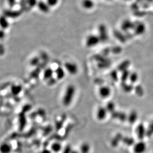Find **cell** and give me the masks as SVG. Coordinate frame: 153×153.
Returning a JSON list of instances; mask_svg holds the SVG:
<instances>
[{"label":"cell","mask_w":153,"mask_h":153,"mask_svg":"<svg viewBox=\"0 0 153 153\" xmlns=\"http://www.w3.org/2000/svg\"><path fill=\"white\" fill-rule=\"evenodd\" d=\"M10 23L7 19V17L4 15H1L0 16V28L5 30L9 28Z\"/></svg>","instance_id":"obj_7"},{"label":"cell","mask_w":153,"mask_h":153,"mask_svg":"<svg viewBox=\"0 0 153 153\" xmlns=\"http://www.w3.org/2000/svg\"><path fill=\"white\" fill-rule=\"evenodd\" d=\"M46 1L50 7H56L58 4L59 0H46Z\"/></svg>","instance_id":"obj_13"},{"label":"cell","mask_w":153,"mask_h":153,"mask_svg":"<svg viewBox=\"0 0 153 153\" xmlns=\"http://www.w3.org/2000/svg\"><path fill=\"white\" fill-rule=\"evenodd\" d=\"M54 74V71L51 68H47L43 72V79L45 80H49L53 78Z\"/></svg>","instance_id":"obj_9"},{"label":"cell","mask_w":153,"mask_h":153,"mask_svg":"<svg viewBox=\"0 0 153 153\" xmlns=\"http://www.w3.org/2000/svg\"><path fill=\"white\" fill-rule=\"evenodd\" d=\"M38 59H37V57H34V59H33L31 60V63H32V65H37L38 63Z\"/></svg>","instance_id":"obj_18"},{"label":"cell","mask_w":153,"mask_h":153,"mask_svg":"<svg viewBox=\"0 0 153 153\" xmlns=\"http://www.w3.org/2000/svg\"><path fill=\"white\" fill-rule=\"evenodd\" d=\"M6 37V32L4 30L0 28V40H2Z\"/></svg>","instance_id":"obj_16"},{"label":"cell","mask_w":153,"mask_h":153,"mask_svg":"<svg viewBox=\"0 0 153 153\" xmlns=\"http://www.w3.org/2000/svg\"><path fill=\"white\" fill-rule=\"evenodd\" d=\"M54 74L56 76V79L60 80L63 79L65 75V69L61 66H59L54 71Z\"/></svg>","instance_id":"obj_5"},{"label":"cell","mask_w":153,"mask_h":153,"mask_svg":"<svg viewBox=\"0 0 153 153\" xmlns=\"http://www.w3.org/2000/svg\"><path fill=\"white\" fill-rule=\"evenodd\" d=\"M21 90H22V88L21 86L17 85L13 86L11 89L12 93L15 95H17L20 93V92L21 91Z\"/></svg>","instance_id":"obj_12"},{"label":"cell","mask_w":153,"mask_h":153,"mask_svg":"<svg viewBox=\"0 0 153 153\" xmlns=\"http://www.w3.org/2000/svg\"><path fill=\"white\" fill-rule=\"evenodd\" d=\"M65 69L71 75H74L77 74L78 67L77 65L73 62H68L65 63Z\"/></svg>","instance_id":"obj_2"},{"label":"cell","mask_w":153,"mask_h":153,"mask_svg":"<svg viewBox=\"0 0 153 153\" xmlns=\"http://www.w3.org/2000/svg\"><path fill=\"white\" fill-rule=\"evenodd\" d=\"M7 1L9 6L11 7H13L16 4V0H7Z\"/></svg>","instance_id":"obj_17"},{"label":"cell","mask_w":153,"mask_h":153,"mask_svg":"<svg viewBox=\"0 0 153 153\" xmlns=\"http://www.w3.org/2000/svg\"><path fill=\"white\" fill-rule=\"evenodd\" d=\"M37 7L40 12L44 13H49L50 11L51 7L46 3V1H38L37 4Z\"/></svg>","instance_id":"obj_3"},{"label":"cell","mask_w":153,"mask_h":153,"mask_svg":"<svg viewBox=\"0 0 153 153\" xmlns=\"http://www.w3.org/2000/svg\"><path fill=\"white\" fill-rule=\"evenodd\" d=\"M75 93L76 88L74 85L69 84L66 86L62 97V104L66 107L71 106L75 97Z\"/></svg>","instance_id":"obj_1"},{"label":"cell","mask_w":153,"mask_h":153,"mask_svg":"<svg viewBox=\"0 0 153 153\" xmlns=\"http://www.w3.org/2000/svg\"><path fill=\"white\" fill-rule=\"evenodd\" d=\"M110 91L107 88H102L101 89L100 94L102 96H107V95L109 94Z\"/></svg>","instance_id":"obj_15"},{"label":"cell","mask_w":153,"mask_h":153,"mask_svg":"<svg viewBox=\"0 0 153 153\" xmlns=\"http://www.w3.org/2000/svg\"><path fill=\"white\" fill-rule=\"evenodd\" d=\"M98 43V39L95 36L90 35L87 37L86 40V45L87 47H91L95 46Z\"/></svg>","instance_id":"obj_6"},{"label":"cell","mask_w":153,"mask_h":153,"mask_svg":"<svg viewBox=\"0 0 153 153\" xmlns=\"http://www.w3.org/2000/svg\"><path fill=\"white\" fill-rule=\"evenodd\" d=\"M27 4L30 7H33L37 6L38 1L37 0H26Z\"/></svg>","instance_id":"obj_14"},{"label":"cell","mask_w":153,"mask_h":153,"mask_svg":"<svg viewBox=\"0 0 153 153\" xmlns=\"http://www.w3.org/2000/svg\"><path fill=\"white\" fill-rule=\"evenodd\" d=\"M12 146L7 142H3L0 144V153H11Z\"/></svg>","instance_id":"obj_4"},{"label":"cell","mask_w":153,"mask_h":153,"mask_svg":"<svg viewBox=\"0 0 153 153\" xmlns=\"http://www.w3.org/2000/svg\"><path fill=\"white\" fill-rule=\"evenodd\" d=\"M81 4L82 7L86 10H91L94 6L93 0H82Z\"/></svg>","instance_id":"obj_10"},{"label":"cell","mask_w":153,"mask_h":153,"mask_svg":"<svg viewBox=\"0 0 153 153\" xmlns=\"http://www.w3.org/2000/svg\"><path fill=\"white\" fill-rule=\"evenodd\" d=\"M21 15V12L18 10H7L4 13V15L7 18H16Z\"/></svg>","instance_id":"obj_8"},{"label":"cell","mask_w":153,"mask_h":153,"mask_svg":"<svg viewBox=\"0 0 153 153\" xmlns=\"http://www.w3.org/2000/svg\"><path fill=\"white\" fill-rule=\"evenodd\" d=\"M51 150L54 153H59L62 150V144L57 142H54L51 144Z\"/></svg>","instance_id":"obj_11"}]
</instances>
